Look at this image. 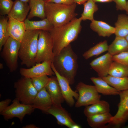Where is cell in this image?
I'll list each match as a JSON object with an SVG mask.
<instances>
[{
    "instance_id": "cell-29",
    "label": "cell",
    "mask_w": 128,
    "mask_h": 128,
    "mask_svg": "<svg viewBox=\"0 0 128 128\" xmlns=\"http://www.w3.org/2000/svg\"><path fill=\"white\" fill-rule=\"evenodd\" d=\"M108 74L117 77H128V67L113 61L109 68Z\"/></svg>"
},
{
    "instance_id": "cell-31",
    "label": "cell",
    "mask_w": 128,
    "mask_h": 128,
    "mask_svg": "<svg viewBox=\"0 0 128 128\" xmlns=\"http://www.w3.org/2000/svg\"><path fill=\"white\" fill-rule=\"evenodd\" d=\"M8 18L1 15L0 18V51L9 37L7 28Z\"/></svg>"
},
{
    "instance_id": "cell-4",
    "label": "cell",
    "mask_w": 128,
    "mask_h": 128,
    "mask_svg": "<svg viewBox=\"0 0 128 128\" xmlns=\"http://www.w3.org/2000/svg\"><path fill=\"white\" fill-rule=\"evenodd\" d=\"M40 30H26L21 42L19 58L21 61V64L28 68L36 64L35 59Z\"/></svg>"
},
{
    "instance_id": "cell-23",
    "label": "cell",
    "mask_w": 128,
    "mask_h": 128,
    "mask_svg": "<svg viewBox=\"0 0 128 128\" xmlns=\"http://www.w3.org/2000/svg\"><path fill=\"white\" fill-rule=\"evenodd\" d=\"M29 2L30 11L27 18L30 19L37 17L43 19L46 18L45 11V1L43 0H30Z\"/></svg>"
},
{
    "instance_id": "cell-19",
    "label": "cell",
    "mask_w": 128,
    "mask_h": 128,
    "mask_svg": "<svg viewBox=\"0 0 128 128\" xmlns=\"http://www.w3.org/2000/svg\"><path fill=\"white\" fill-rule=\"evenodd\" d=\"M113 116L108 112L87 117V120L89 125L92 128H106V124L110 122Z\"/></svg>"
},
{
    "instance_id": "cell-22",
    "label": "cell",
    "mask_w": 128,
    "mask_h": 128,
    "mask_svg": "<svg viewBox=\"0 0 128 128\" xmlns=\"http://www.w3.org/2000/svg\"><path fill=\"white\" fill-rule=\"evenodd\" d=\"M90 27L93 31L97 32L99 36L109 37L114 34L115 28L102 21L94 20L91 21Z\"/></svg>"
},
{
    "instance_id": "cell-9",
    "label": "cell",
    "mask_w": 128,
    "mask_h": 128,
    "mask_svg": "<svg viewBox=\"0 0 128 128\" xmlns=\"http://www.w3.org/2000/svg\"><path fill=\"white\" fill-rule=\"evenodd\" d=\"M20 102L15 98L12 101V103L0 114L5 120L16 117L22 123L25 116L31 114L35 109L32 104H25Z\"/></svg>"
},
{
    "instance_id": "cell-17",
    "label": "cell",
    "mask_w": 128,
    "mask_h": 128,
    "mask_svg": "<svg viewBox=\"0 0 128 128\" xmlns=\"http://www.w3.org/2000/svg\"><path fill=\"white\" fill-rule=\"evenodd\" d=\"M30 7L27 3L16 0L14 2L12 8L8 15L7 17L24 21L26 19Z\"/></svg>"
},
{
    "instance_id": "cell-32",
    "label": "cell",
    "mask_w": 128,
    "mask_h": 128,
    "mask_svg": "<svg viewBox=\"0 0 128 128\" xmlns=\"http://www.w3.org/2000/svg\"><path fill=\"white\" fill-rule=\"evenodd\" d=\"M32 83L38 92L45 87L50 80L47 75H44L31 78Z\"/></svg>"
},
{
    "instance_id": "cell-36",
    "label": "cell",
    "mask_w": 128,
    "mask_h": 128,
    "mask_svg": "<svg viewBox=\"0 0 128 128\" xmlns=\"http://www.w3.org/2000/svg\"><path fill=\"white\" fill-rule=\"evenodd\" d=\"M11 101L12 100L11 99H7L0 101V114L8 106Z\"/></svg>"
},
{
    "instance_id": "cell-26",
    "label": "cell",
    "mask_w": 128,
    "mask_h": 128,
    "mask_svg": "<svg viewBox=\"0 0 128 128\" xmlns=\"http://www.w3.org/2000/svg\"><path fill=\"white\" fill-rule=\"evenodd\" d=\"M102 78L119 91L128 89V77H117L109 75Z\"/></svg>"
},
{
    "instance_id": "cell-25",
    "label": "cell",
    "mask_w": 128,
    "mask_h": 128,
    "mask_svg": "<svg viewBox=\"0 0 128 128\" xmlns=\"http://www.w3.org/2000/svg\"><path fill=\"white\" fill-rule=\"evenodd\" d=\"M108 51L112 56L128 52V42L125 37L116 36L111 44L109 46Z\"/></svg>"
},
{
    "instance_id": "cell-28",
    "label": "cell",
    "mask_w": 128,
    "mask_h": 128,
    "mask_svg": "<svg viewBox=\"0 0 128 128\" xmlns=\"http://www.w3.org/2000/svg\"><path fill=\"white\" fill-rule=\"evenodd\" d=\"M108 48L107 41L105 40L91 48L85 52L82 56L85 59H87L91 57L98 56L104 52L108 51Z\"/></svg>"
},
{
    "instance_id": "cell-18",
    "label": "cell",
    "mask_w": 128,
    "mask_h": 128,
    "mask_svg": "<svg viewBox=\"0 0 128 128\" xmlns=\"http://www.w3.org/2000/svg\"><path fill=\"white\" fill-rule=\"evenodd\" d=\"M32 105L35 109L46 113L52 106L51 100L45 87L38 92Z\"/></svg>"
},
{
    "instance_id": "cell-5",
    "label": "cell",
    "mask_w": 128,
    "mask_h": 128,
    "mask_svg": "<svg viewBox=\"0 0 128 128\" xmlns=\"http://www.w3.org/2000/svg\"><path fill=\"white\" fill-rule=\"evenodd\" d=\"M53 42L48 31L41 30L38 39L36 63L45 61L52 62L55 57Z\"/></svg>"
},
{
    "instance_id": "cell-3",
    "label": "cell",
    "mask_w": 128,
    "mask_h": 128,
    "mask_svg": "<svg viewBox=\"0 0 128 128\" xmlns=\"http://www.w3.org/2000/svg\"><path fill=\"white\" fill-rule=\"evenodd\" d=\"M76 6L75 3L68 5L45 2L46 18L54 27L62 26L76 17L78 15L75 12Z\"/></svg>"
},
{
    "instance_id": "cell-30",
    "label": "cell",
    "mask_w": 128,
    "mask_h": 128,
    "mask_svg": "<svg viewBox=\"0 0 128 128\" xmlns=\"http://www.w3.org/2000/svg\"><path fill=\"white\" fill-rule=\"evenodd\" d=\"M83 5L84 10L81 17L82 20H88L92 21L94 20V13L98 9L97 5L93 0H88Z\"/></svg>"
},
{
    "instance_id": "cell-6",
    "label": "cell",
    "mask_w": 128,
    "mask_h": 128,
    "mask_svg": "<svg viewBox=\"0 0 128 128\" xmlns=\"http://www.w3.org/2000/svg\"><path fill=\"white\" fill-rule=\"evenodd\" d=\"M16 98L22 103L32 105L38 92L31 79L22 76L15 82Z\"/></svg>"
},
{
    "instance_id": "cell-41",
    "label": "cell",
    "mask_w": 128,
    "mask_h": 128,
    "mask_svg": "<svg viewBox=\"0 0 128 128\" xmlns=\"http://www.w3.org/2000/svg\"><path fill=\"white\" fill-rule=\"evenodd\" d=\"M126 13L127 14H128V1L127 2L126 8Z\"/></svg>"
},
{
    "instance_id": "cell-44",
    "label": "cell",
    "mask_w": 128,
    "mask_h": 128,
    "mask_svg": "<svg viewBox=\"0 0 128 128\" xmlns=\"http://www.w3.org/2000/svg\"><path fill=\"white\" fill-rule=\"evenodd\" d=\"M125 38L128 42V34Z\"/></svg>"
},
{
    "instance_id": "cell-14",
    "label": "cell",
    "mask_w": 128,
    "mask_h": 128,
    "mask_svg": "<svg viewBox=\"0 0 128 128\" xmlns=\"http://www.w3.org/2000/svg\"><path fill=\"white\" fill-rule=\"evenodd\" d=\"M113 61L112 55L108 52L92 61L90 65L99 77L102 78L108 74L109 68Z\"/></svg>"
},
{
    "instance_id": "cell-20",
    "label": "cell",
    "mask_w": 128,
    "mask_h": 128,
    "mask_svg": "<svg viewBox=\"0 0 128 128\" xmlns=\"http://www.w3.org/2000/svg\"><path fill=\"white\" fill-rule=\"evenodd\" d=\"M110 106L108 102L101 100L93 104L86 106L84 113L87 117L91 115L110 112Z\"/></svg>"
},
{
    "instance_id": "cell-1",
    "label": "cell",
    "mask_w": 128,
    "mask_h": 128,
    "mask_svg": "<svg viewBox=\"0 0 128 128\" xmlns=\"http://www.w3.org/2000/svg\"><path fill=\"white\" fill-rule=\"evenodd\" d=\"M81 17L75 18L62 26L54 27L49 31L53 44V51L55 56L58 55L64 47L77 38L82 28Z\"/></svg>"
},
{
    "instance_id": "cell-8",
    "label": "cell",
    "mask_w": 128,
    "mask_h": 128,
    "mask_svg": "<svg viewBox=\"0 0 128 128\" xmlns=\"http://www.w3.org/2000/svg\"><path fill=\"white\" fill-rule=\"evenodd\" d=\"M76 89L79 94L75 104L76 107L87 106L100 100L101 95L95 85H87L80 82L76 85Z\"/></svg>"
},
{
    "instance_id": "cell-42",
    "label": "cell",
    "mask_w": 128,
    "mask_h": 128,
    "mask_svg": "<svg viewBox=\"0 0 128 128\" xmlns=\"http://www.w3.org/2000/svg\"><path fill=\"white\" fill-rule=\"evenodd\" d=\"M25 3H27L29 2L30 0H17Z\"/></svg>"
},
{
    "instance_id": "cell-38",
    "label": "cell",
    "mask_w": 128,
    "mask_h": 128,
    "mask_svg": "<svg viewBox=\"0 0 128 128\" xmlns=\"http://www.w3.org/2000/svg\"><path fill=\"white\" fill-rule=\"evenodd\" d=\"M88 0H73L74 3L79 5L83 4Z\"/></svg>"
},
{
    "instance_id": "cell-11",
    "label": "cell",
    "mask_w": 128,
    "mask_h": 128,
    "mask_svg": "<svg viewBox=\"0 0 128 128\" xmlns=\"http://www.w3.org/2000/svg\"><path fill=\"white\" fill-rule=\"evenodd\" d=\"M52 62L45 61L27 68H21L19 73L22 76L30 78L44 75L52 76L55 74L51 67Z\"/></svg>"
},
{
    "instance_id": "cell-39",
    "label": "cell",
    "mask_w": 128,
    "mask_h": 128,
    "mask_svg": "<svg viewBox=\"0 0 128 128\" xmlns=\"http://www.w3.org/2000/svg\"><path fill=\"white\" fill-rule=\"evenodd\" d=\"M23 128H39L36 125L33 124H30L26 125L23 126Z\"/></svg>"
},
{
    "instance_id": "cell-21",
    "label": "cell",
    "mask_w": 128,
    "mask_h": 128,
    "mask_svg": "<svg viewBox=\"0 0 128 128\" xmlns=\"http://www.w3.org/2000/svg\"><path fill=\"white\" fill-rule=\"evenodd\" d=\"M90 79L99 93L105 95H119V91L110 86L102 78L92 77Z\"/></svg>"
},
{
    "instance_id": "cell-10",
    "label": "cell",
    "mask_w": 128,
    "mask_h": 128,
    "mask_svg": "<svg viewBox=\"0 0 128 128\" xmlns=\"http://www.w3.org/2000/svg\"><path fill=\"white\" fill-rule=\"evenodd\" d=\"M120 101L118 105V110L113 116L108 127L119 128L128 120V89L119 91Z\"/></svg>"
},
{
    "instance_id": "cell-2",
    "label": "cell",
    "mask_w": 128,
    "mask_h": 128,
    "mask_svg": "<svg viewBox=\"0 0 128 128\" xmlns=\"http://www.w3.org/2000/svg\"><path fill=\"white\" fill-rule=\"evenodd\" d=\"M78 56L70 44L63 48L55 56L52 62L57 71L65 78L70 84H73L78 68Z\"/></svg>"
},
{
    "instance_id": "cell-27",
    "label": "cell",
    "mask_w": 128,
    "mask_h": 128,
    "mask_svg": "<svg viewBox=\"0 0 128 128\" xmlns=\"http://www.w3.org/2000/svg\"><path fill=\"white\" fill-rule=\"evenodd\" d=\"M115 25L116 36L125 37L128 34V16L123 14L119 15Z\"/></svg>"
},
{
    "instance_id": "cell-12",
    "label": "cell",
    "mask_w": 128,
    "mask_h": 128,
    "mask_svg": "<svg viewBox=\"0 0 128 128\" xmlns=\"http://www.w3.org/2000/svg\"><path fill=\"white\" fill-rule=\"evenodd\" d=\"M51 67L58 79L64 100L70 106H73L75 103L74 98L77 100L78 98V93L72 89L68 81L57 71L52 62Z\"/></svg>"
},
{
    "instance_id": "cell-34",
    "label": "cell",
    "mask_w": 128,
    "mask_h": 128,
    "mask_svg": "<svg viewBox=\"0 0 128 128\" xmlns=\"http://www.w3.org/2000/svg\"><path fill=\"white\" fill-rule=\"evenodd\" d=\"M113 61L128 67V52H124L112 56Z\"/></svg>"
},
{
    "instance_id": "cell-13",
    "label": "cell",
    "mask_w": 128,
    "mask_h": 128,
    "mask_svg": "<svg viewBox=\"0 0 128 128\" xmlns=\"http://www.w3.org/2000/svg\"><path fill=\"white\" fill-rule=\"evenodd\" d=\"M54 117L58 124L65 126L69 128H80V126L77 124L72 119L68 112L62 106H52L46 113Z\"/></svg>"
},
{
    "instance_id": "cell-24",
    "label": "cell",
    "mask_w": 128,
    "mask_h": 128,
    "mask_svg": "<svg viewBox=\"0 0 128 128\" xmlns=\"http://www.w3.org/2000/svg\"><path fill=\"white\" fill-rule=\"evenodd\" d=\"M26 30H40L49 31L54 27L46 18L38 21H33L26 18L24 21Z\"/></svg>"
},
{
    "instance_id": "cell-33",
    "label": "cell",
    "mask_w": 128,
    "mask_h": 128,
    "mask_svg": "<svg viewBox=\"0 0 128 128\" xmlns=\"http://www.w3.org/2000/svg\"><path fill=\"white\" fill-rule=\"evenodd\" d=\"M14 2L12 0H0V14L8 15L12 8Z\"/></svg>"
},
{
    "instance_id": "cell-35",
    "label": "cell",
    "mask_w": 128,
    "mask_h": 128,
    "mask_svg": "<svg viewBox=\"0 0 128 128\" xmlns=\"http://www.w3.org/2000/svg\"><path fill=\"white\" fill-rule=\"evenodd\" d=\"M116 4L117 10H126L127 2L126 0H113Z\"/></svg>"
},
{
    "instance_id": "cell-45",
    "label": "cell",
    "mask_w": 128,
    "mask_h": 128,
    "mask_svg": "<svg viewBox=\"0 0 128 128\" xmlns=\"http://www.w3.org/2000/svg\"><path fill=\"white\" fill-rule=\"evenodd\" d=\"M44 1H45V2L47 1H48L49 0H43Z\"/></svg>"
},
{
    "instance_id": "cell-37",
    "label": "cell",
    "mask_w": 128,
    "mask_h": 128,
    "mask_svg": "<svg viewBox=\"0 0 128 128\" xmlns=\"http://www.w3.org/2000/svg\"><path fill=\"white\" fill-rule=\"evenodd\" d=\"M45 2L68 5H72L74 3L73 0H49Z\"/></svg>"
},
{
    "instance_id": "cell-15",
    "label": "cell",
    "mask_w": 128,
    "mask_h": 128,
    "mask_svg": "<svg viewBox=\"0 0 128 128\" xmlns=\"http://www.w3.org/2000/svg\"><path fill=\"white\" fill-rule=\"evenodd\" d=\"M51 100L53 105L59 106L65 100L56 77L52 76L45 87Z\"/></svg>"
},
{
    "instance_id": "cell-43",
    "label": "cell",
    "mask_w": 128,
    "mask_h": 128,
    "mask_svg": "<svg viewBox=\"0 0 128 128\" xmlns=\"http://www.w3.org/2000/svg\"><path fill=\"white\" fill-rule=\"evenodd\" d=\"M3 68V65L2 63H0V68L2 69Z\"/></svg>"
},
{
    "instance_id": "cell-40",
    "label": "cell",
    "mask_w": 128,
    "mask_h": 128,
    "mask_svg": "<svg viewBox=\"0 0 128 128\" xmlns=\"http://www.w3.org/2000/svg\"><path fill=\"white\" fill-rule=\"evenodd\" d=\"M95 3L98 2L102 3H108L113 1V0H93Z\"/></svg>"
},
{
    "instance_id": "cell-7",
    "label": "cell",
    "mask_w": 128,
    "mask_h": 128,
    "mask_svg": "<svg viewBox=\"0 0 128 128\" xmlns=\"http://www.w3.org/2000/svg\"><path fill=\"white\" fill-rule=\"evenodd\" d=\"M20 45V42L9 37L2 47L1 56L10 72L15 71L18 68Z\"/></svg>"
},
{
    "instance_id": "cell-16",
    "label": "cell",
    "mask_w": 128,
    "mask_h": 128,
    "mask_svg": "<svg viewBox=\"0 0 128 128\" xmlns=\"http://www.w3.org/2000/svg\"><path fill=\"white\" fill-rule=\"evenodd\" d=\"M7 28L9 37L21 42L26 31L24 21L9 18Z\"/></svg>"
}]
</instances>
